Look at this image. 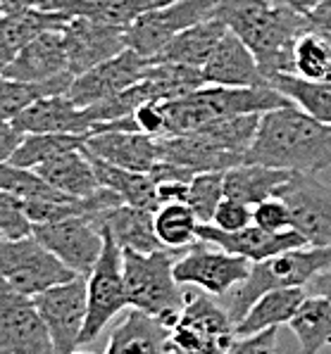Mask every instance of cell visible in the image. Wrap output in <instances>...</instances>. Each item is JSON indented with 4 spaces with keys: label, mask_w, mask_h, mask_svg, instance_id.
I'll list each match as a JSON object with an SVG mask.
<instances>
[{
    "label": "cell",
    "mask_w": 331,
    "mask_h": 354,
    "mask_svg": "<svg viewBox=\"0 0 331 354\" xmlns=\"http://www.w3.org/2000/svg\"><path fill=\"white\" fill-rule=\"evenodd\" d=\"M198 238L208 245H215L220 250H226L231 254H238V257H246L248 261H262L269 259L279 252H286V250L293 248H303L307 245L305 238L296 231V228H289V231L281 233H269L260 226H246L241 231H222L215 224H200L198 226Z\"/></svg>",
    "instance_id": "cell-16"
},
{
    "label": "cell",
    "mask_w": 331,
    "mask_h": 354,
    "mask_svg": "<svg viewBox=\"0 0 331 354\" xmlns=\"http://www.w3.org/2000/svg\"><path fill=\"white\" fill-rule=\"evenodd\" d=\"M100 226L110 228V233L124 250H134V252L143 254L165 250V245L160 243L155 233V212L150 209H141V207L124 203L105 212L100 216Z\"/></svg>",
    "instance_id": "cell-25"
},
{
    "label": "cell",
    "mask_w": 331,
    "mask_h": 354,
    "mask_svg": "<svg viewBox=\"0 0 331 354\" xmlns=\"http://www.w3.org/2000/svg\"><path fill=\"white\" fill-rule=\"evenodd\" d=\"M224 198V171H198L188 183L186 205L200 224H213L217 207Z\"/></svg>",
    "instance_id": "cell-36"
},
{
    "label": "cell",
    "mask_w": 331,
    "mask_h": 354,
    "mask_svg": "<svg viewBox=\"0 0 331 354\" xmlns=\"http://www.w3.org/2000/svg\"><path fill=\"white\" fill-rule=\"evenodd\" d=\"M86 140L89 136L77 133H26L10 162L17 167L36 169L62 152L86 148Z\"/></svg>",
    "instance_id": "cell-34"
},
{
    "label": "cell",
    "mask_w": 331,
    "mask_h": 354,
    "mask_svg": "<svg viewBox=\"0 0 331 354\" xmlns=\"http://www.w3.org/2000/svg\"><path fill=\"white\" fill-rule=\"evenodd\" d=\"M307 19H310V24L314 26V29L331 31V0L324 5H319L317 10H312V12L307 15Z\"/></svg>",
    "instance_id": "cell-43"
},
{
    "label": "cell",
    "mask_w": 331,
    "mask_h": 354,
    "mask_svg": "<svg viewBox=\"0 0 331 354\" xmlns=\"http://www.w3.org/2000/svg\"><path fill=\"white\" fill-rule=\"evenodd\" d=\"M286 5H291L293 10H298L301 15H310L312 10H317L319 5L329 3V0H284Z\"/></svg>",
    "instance_id": "cell-45"
},
{
    "label": "cell",
    "mask_w": 331,
    "mask_h": 354,
    "mask_svg": "<svg viewBox=\"0 0 331 354\" xmlns=\"http://www.w3.org/2000/svg\"><path fill=\"white\" fill-rule=\"evenodd\" d=\"M293 174L286 169H274L265 165H238L224 171V195L246 205H260L269 198H279L284 183L291 181Z\"/></svg>",
    "instance_id": "cell-26"
},
{
    "label": "cell",
    "mask_w": 331,
    "mask_h": 354,
    "mask_svg": "<svg viewBox=\"0 0 331 354\" xmlns=\"http://www.w3.org/2000/svg\"><path fill=\"white\" fill-rule=\"evenodd\" d=\"M19 8H24V3H21V0H0V10H3V12L19 10Z\"/></svg>",
    "instance_id": "cell-46"
},
{
    "label": "cell",
    "mask_w": 331,
    "mask_h": 354,
    "mask_svg": "<svg viewBox=\"0 0 331 354\" xmlns=\"http://www.w3.org/2000/svg\"><path fill=\"white\" fill-rule=\"evenodd\" d=\"M188 183H191V181H188ZM188 183L186 181H165V183H157V198H160V205L186 203V198H188Z\"/></svg>",
    "instance_id": "cell-42"
},
{
    "label": "cell",
    "mask_w": 331,
    "mask_h": 354,
    "mask_svg": "<svg viewBox=\"0 0 331 354\" xmlns=\"http://www.w3.org/2000/svg\"><path fill=\"white\" fill-rule=\"evenodd\" d=\"M203 81L205 86H226V88H262L269 86L267 76L262 74L258 57L234 31H226L220 46L203 64Z\"/></svg>",
    "instance_id": "cell-18"
},
{
    "label": "cell",
    "mask_w": 331,
    "mask_h": 354,
    "mask_svg": "<svg viewBox=\"0 0 331 354\" xmlns=\"http://www.w3.org/2000/svg\"><path fill=\"white\" fill-rule=\"evenodd\" d=\"M331 266V248L303 245L286 252H279L269 259L255 261L248 279L229 295V317L238 324L246 312L262 295L281 288H305Z\"/></svg>",
    "instance_id": "cell-3"
},
{
    "label": "cell",
    "mask_w": 331,
    "mask_h": 354,
    "mask_svg": "<svg viewBox=\"0 0 331 354\" xmlns=\"http://www.w3.org/2000/svg\"><path fill=\"white\" fill-rule=\"evenodd\" d=\"M198 216L186 203L160 205L155 212V233L167 250H188L198 241Z\"/></svg>",
    "instance_id": "cell-33"
},
{
    "label": "cell",
    "mask_w": 331,
    "mask_h": 354,
    "mask_svg": "<svg viewBox=\"0 0 331 354\" xmlns=\"http://www.w3.org/2000/svg\"><path fill=\"white\" fill-rule=\"evenodd\" d=\"M41 319L53 340L55 354H69L81 345L86 317H89V281L86 276L60 283L34 297Z\"/></svg>",
    "instance_id": "cell-10"
},
{
    "label": "cell",
    "mask_w": 331,
    "mask_h": 354,
    "mask_svg": "<svg viewBox=\"0 0 331 354\" xmlns=\"http://www.w3.org/2000/svg\"><path fill=\"white\" fill-rule=\"evenodd\" d=\"M150 69V59L138 55L136 50L127 48L119 55L110 57L107 62L98 64L81 76H74L72 86L64 95L77 107H91L107 97L122 93V91L136 86L138 81L145 79Z\"/></svg>",
    "instance_id": "cell-14"
},
{
    "label": "cell",
    "mask_w": 331,
    "mask_h": 354,
    "mask_svg": "<svg viewBox=\"0 0 331 354\" xmlns=\"http://www.w3.org/2000/svg\"><path fill=\"white\" fill-rule=\"evenodd\" d=\"M307 288H310V295L327 297L329 302H331V266H329L327 271H322V274H319Z\"/></svg>",
    "instance_id": "cell-44"
},
{
    "label": "cell",
    "mask_w": 331,
    "mask_h": 354,
    "mask_svg": "<svg viewBox=\"0 0 331 354\" xmlns=\"http://www.w3.org/2000/svg\"><path fill=\"white\" fill-rule=\"evenodd\" d=\"M0 15H3V10H0Z\"/></svg>",
    "instance_id": "cell-49"
},
{
    "label": "cell",
    "mask_w": 331,
    "mask_h": 354,
    "mask_svg": "<svg viewBox=\"0 0 331 354\" xmlns=\"http://www.w3.org/2000/svg\"><path fill=\"white\" fill-rule=\"evenodd\" d=\"M246 162L314 176L331 167V124L319 122L293 102L265 112Z\"/></svg>",
    "instance_id": "cell-2"
},
{
    "label": "cell",
    "mask_w": 331,
    "mask_h": 354,
    "mask_svg": "<svg viewBox=\"0 0 331 354\" xmlns=\"http://www.w3.org/2000/svg\"><path fill=\"white\" fill-rule=\"evenodd\" d=\"M226 31H229V26L224 24L222 17H210L205 21H198V24L188 26L186 31H181L179 36L172 38L157 55L150 57V62L186 64V67L203 69V64L210 59V55L220 46V41L224 38Z\"/></svg>",
    "instance_id": "cell-22"
},
{
    "label": "cell",
    "mask_w": 331,
    "mask_h": 354,
    "mask_svg": "<svg viewBox=\"0 0 331 354\" xmlns=\"http://www.w3.org/2000/svg\"><path fill=\"white\" fill-rule=\"evenodd\" d=\"M213 224L222 231H241V228L253 224V209L251 205L238 203L234 198H224L215 212Z\"/></svg>",
    "instance_id": "cell-39"
},
{
    "label": "cell",
    "mask_w": 331,
    "mask_h": 354,
    "mask_svg": "<svg viewBox=\"0 0 331 354\" xmlns=\"http://www.w3.org/2000/svg\"><path fill=\"white\" fill-rule=\"evenodd\" d=\"M0 354H55L34 297L0 279Z\"/></svg>",
    "instance_id": "cell-12"
},
{
    "label": "cell",
    "mask_w": 331,
    "mask_h": 354,
    "mask_svg": "<svg viewBox=\"0 0 331 354\" xmlns=\"http://www.w3.org/2000/svg\"><path fill=\"white\" fill-rule=\"evenodd\" d=\"M0 279L21 295L36 297L60 283L77 279V274L31 233L17 241L0 238Z\"/></svg>",
    "instance_id": "cell-6"
},
{
    "label": "cell",
    "mask_w": 331,
    "mask_h": 354,
    "mask_svg": "<svg viewBox=\"0 0 331 354\" xmlns=\"http://www.w3.org/2000/svg\"><path fill=\"white\" fill-rule=\"evenodd\" d=\"M224 354H279V333L276 328H267L253 335L236 337Z\"/></svg>",
    "instance_id": "cell-40"
},
{
    "label": "cell",
    "mask_w": 331,
    "mask_h": 354,
    "mask_svg": "<svg viewBox=\"0 0 331 354\" xmlns=\"http://www.w3.org/2000/svg\"><path fill=\"white\" fill-rule=\"evenodd\" d=\"M86 150L98 160L129 171L150 174L162 162V140L143 131H98L89 136Z\"/></svg>",
    "instance_id": "cell-17"
},
{
    "label": "cell",
    "mask_w": 331,
    "mask_h": 354,
    "mask_svg": "<svg viewBox=\"0 0 331 354\" xmlns=\"http://www.w3.org/2000/svg\"><path fill=\"white\" fill-rule=\"evenodd\" d=\"M67 21L69 17L64 15L46 12L41 8H19L0 15V76L36 36L51 29H64Z\"/></svg>",
    "instance_id": "cell-21"
},
{
    "label": "cell",
    "mask_w": 331,
    "mask_h": 354,
    "mask_svg": "<svg viewBox=\"0 0 331 354\" xmlns=\"http://www.w3.org/2000/svg\"><path fill=\"white\" fill-rule=\"evenodd\" d=\"M69 57H67V41H64V29H51L36 36L17 59L5 69L3 76L17 81H29V84H46V81L67 76ZM74 76V74H72Z\"/></svg>",
    "instance_id": "cell-19"
},
{
    "label": "cell",
    "mask_w": 331,
    "mask_h": 354,
    "mask_svg": "<svg viewBox=\"0 0 331 354\" xmlns=\"http://www.w3.org/2000/svg\"><path fill=\"white\" fill-rule=\"evenodd\" d=\"M74 76H60V79L46 81V84H29L10 76H0V122H12L29 105L48 95H64L72 86Z\"/></svg>",
    "instance_id": "cell-30"
},
{
    "label": "cell",
    "mask_w": 331,
    "mask_h": 354,
    "mask_svg": "<svg viewBox=\"0 0 331 354\" xmlns=\"http://www.w3.org/2000/svg\"><path fill=\"white\" fill-rule=\"evenodd\" d=\"M0 190H8V193L17 195L24 203L69 198L62 190L53 188L48 181H43L34 169L17 167V165H12V162H0Z\"/></svg>",
    "instance_id": "cell-35"
},
{
    "label": "cell",
    "mask_w": 331,
    "mask_h": 354,
    "mask_svg": "<svg viewBox=\"0 0 331 354\" xmlns=\"http://www.w3.org/2000/svg\"><path fill=\"white\" fill-rule=\"evenodd\" d=\"M36 174L48 181L53 188L62 190L64 195L77 200H86L91 195H96L102 188V183L98 181L96 167L91 162V155L86 148H77L62 152V155L53 157V160L43 162L41 167L34 169Z\"/></svg>",
    "instance_id": "cell-23"
},
{
    "label": "cell",
    "mask_w": 331,
    "mask_h": 354,
    "mask_svg": "<svg viewBox=\"0 0 331 354\" xmlns=\"http://www.w3.org/2000/svg\"><path fill=\"white\" fill-rule=\"evenodd\" d=\"M21 140H24V133L12 122H0V162L12 160Z\"/></svg>",
    "instance_id": "cell-41"
},
{
    "label": "cell",
    "mask_w": 331,
    "mask_h": 354,
    "mask_svg": "<svg viewBox=\"0 0 331 354\" xmlns=\"http://www.w3.org/2000/svg\"><path fill=\"white\" fill-rule=\"evenodd\" d=\"M34 236L77 276H89L102 254L105 233L93 216L72 214L53 224L34 226Z\"/></svg>",
    "instance_id": "cell-11"
},
{
    "label": "cell",
    "mask_w": 331,
    "mask_h": 354,
    "mask_svg": "<svg viewBox=\"0 0 331 354\" xmlns=\"http://www.w3.org/2000/svg\"><path fill=\"white\" fill-rule=\"evenodd\" d=\"M177 254L170 250L134 252L122 248L124 283L129 307L160 319L170 328L184 309V290L175 276Z\"/></svg>",
    "instance_id": "cell-4"
},
{
    "label": "cell",
    "mask_w": 331,
    "mask_h": 354,
    "mask_svg": "<svg viewBox=\"0 0 331 354\" xmlns=\"http://www.w3.org/2000/svg\"><path fill=\"white\" fill-rule=\"evenodd\" d=\"M307 292L303 288H281L262 295L258 302L246 312V317L236 324V335H253L267 328H279V326L289 324L305 302Z\"/></svg>",
    "instance_id": "cell-27"
},
{
    "label": "cell",
    "mask_w": 331,
    "mask_h": 354,
    "mask_svg": "<svg viewBox=\"0 0 331 354\" xmlns=\"http://www.w3.org/2000/svg\"><path fill=\"white\" fill-rule=\"evenodd\" d=\"M269 86L314 119L331 124V81H307L296 74H274Z\"/></svg>",
    "instance_id": "cell-31"
},
{
    "label": "cell",
    "mask_w": 331,
    "mask_h": 354,
    "mask_svg": "<svg viewBox=\"0 0 331 354\" xmlns=\"http://www.w3.org/2000/svg\"><path fill=\"white\" fill-rule=\"evenodd\" d=\"M91 155V152H89ZM91 162L96 167L98 181L105 188L115 190L119 198L127 205L141 207V209H150L157 212L160 209V198H157V181L153 178V174H143V171H129V169L107 165V162L98 160L91 155Z\"/></svg>",
    "instance_id": "cell-28"
},
{
    "label": "cell",
    "mask_w": 331,
    "mask_h": 354,
    "mask_svg": "<svg viewBox=\"0 0 331 354\" xmlns=\"http://www.w3.org/2000/svg\"><path fill=\"white\" fill-rule=\"evenodd\" d=\"M253 224L265 228V231H269V233L289 231V228H293L289 205L281 198H269V200H265V203L255 205Z\"/></svg>",
    "instance_id": "cell-38"
},
{
    "label": "cell",
    "mask_w": 331,
    "mask_h": 354,
    "mask_svg": "<svg viewBox=\"0 0 331 354\" xmlns=\"http://www.w3.org/2000/svg\"><path fill=\"white\" fill-rule=\"evenodd\" d=\"M31 233H34V221L26 212L24 200H19L8 190H0V238L17 241V238H26Z\"/></svg>",
    "instance_id": "cell-37"
},
{
    "label": "cell",
    "mask_w": 331,
    "mask_h": 354,
    "mask_svg": "<svg viewBox=\"0 0 331 354\" xmlns=\"http://www.w3.org/2000/svg\"><path fill=\"white\" fill-rule=\"evenodd\" d=\"M217 10L220 0H175L165 8L150 10L124 31L127 48L150 59L188 26L217 17Z\"/></svg>",
    "instance_id": "cell-8"
},
{
    "label": "cell",
    "mask_w": 331,
    "mask_h": 354,
    "mask_svg": "<svg viewBox=\"0 0 331 354\" xmlns=\"http://www.w3.org/2000/svg\"><path fill=\"white\" fill-rule=\"evenodd\" d=\"M119 26L102 24L96 19L74 17L64 26V41H67L69 72L81 76L98 64L107 62L110 57L127 50V38Z\"/></svg>",
    "instance_id": "cell-15"
},
{
    "label": "cell",
    "mask_w": 331,
    "mask_h": 354,
    "mask_svg": "<svg viewBox=\"0 0 331 354\" xmlns=\"http://www.w3.org/2000/svg\"><path fill=\"white\" fill-rule=\"evenodd\" d=\"M279 198L289 205L293 228L314 248H331V186L310 174H293Z\"/></svg>",
    "instance_id": "cell-13"
},
{
    "label": "cell",
    "mask_w": 331,
    "mask_h": 354,
    "mask_svg": "<svg viewBox=\"0 0 331 354\" xmlns=\"http://www.w3.org/2000/svg\"><path fill=\"white\" fill-rule=\"evenodd\" d=\"M217 17L251 48L267 81L274 74H293L298 38L312 29L307 15L284 0H220Z\"/></svg>",
    "instance_id": "cell-1"
},
{
    "label": "cell",
    "mask_w": 331,
    "mask_h": 354,
    "mask_svg": "<svg viewBox=\"0 0 331 354\" xmlns=\"http://www.w3.org/2000/svg\"><path fill=\"white\" fill-rule=\"evenodd\" d=\"M293 74L307 81H331V31L312 26L298 38L293 50Z\"/></svg>",
    "instance_id": "cell-32"
},
{
    "label": "cell",
    "mask_w": 331,
    "mask_h": 354,
    "mask_svg": "<svg viewBox=\"0 0 331 354\" xmlns=\"http://www.w3.org/2000/svg\"><path fill=\"white\" fill-rule=\"evenodd\" d=\"M69 354H96V352H91V350H79V347H77V350L69 352Z\"/></svg>",
    "instance_id": "cell-48"
},
{
    "label": "cell",
    "mask_w": 331,
    "mask_h": 354,
    "mask_svg": "<svg viewBox=\"0 0 331 354\" xmlns=\"http://www.w3.org/2000/svg\"><path fill=\"white\" fill-rule=\"evenodd\" d=\"M102 233H105L102 254L96 261L93 271L86 276V281H89V317H86L84 333H81V345L96 340L105 330V326L122 309L129 307L122 266V245L110 233V228L102 226Z\"/></svg>",
    "instance_id": "cell-7"
},
{
    "label": "cell",
    "mask_w": 331,
    "mask_h": 354,
    "mask_svg": "<svg viewBox=\"0 0 331 354\" xmlns=\"http://www.w3.org/2000/svg\"><path fill=\"white\" fill-rule=\"evenodd\" d=\"M167 326L150 314L132 309L127 319L115 326L105 354H167Z\"/></svg>",
    "instance_id": "cell-24"
},
{
    "label": "cell",
    "mask_w": 331,
    "mask_h": 354,
    "mask_svg": "<svg viewBox=\"0 0 331 354\" xmlns=\"http://www.w3.org/2000/svg\"><path fill=\"white\" fill-rule=\"evenodd\" d=\"M21 3H24V8H34V5L39 3V0H21Z\"/></svg>",
    "instance_id": "cell-47"
},
{
    "label": "cell",
    "mask_w": 331,
    "mask_h": 354,
    "mask_svg": "<svg viewBox=\"0 0 331 354\" xmlns=\"http://www.w3.org/2000/svg\"><path fill=\"white\" fill-rule=\"evenodd\" d=\"M253 261L238 257L226 250H210L208 243L198 238L181 257H177L175 276L181 286L200 288L215 297L231 295L243 281L248 279Z\"/></svg>",
    "instance_id": "cell-9"
},
{
    "label": "cell",
    "mask_w": 331,
    "mask_h": 354,
    "mask_svg": "<svg viewBox=\"0 0 331 354\" xmlns=\"http://www.w3.org/2000/svg\"><path fill=\"white\" fill-rule=\"evenodd\" d=\"M12 124L21 133H77L89 136L93 129L86 107H77L67 95H48L29 105Z\"/></svg>",
    "instance_id": "cell-20"
},
{
    "label": "cell",
    "mask_w": 331,
    "mask_h": 354,
    "mask_svg": "<svg viewBox=\"0 0 331 354\" xmlns=\"http://www.w3.org/2000/svg\"><path fill=\"white\" fill-rule=\"evenodd\" d=\"M236 324L203 290H184V309L167 330V354H224L236 340Z\"/></svg>",
    "instance_id": "cell-5"
},
{
    "label": "cell",
    "mask_w": 331,
    "mask_h": 354,
    "mask_svg": "<svg viewBox=\"0 0 331 354\" xmlns=\"http://www.w3.org/2000/svg\"><path fill=\"white\" fill-rule=\"evenodd\" d=\"M301 354H319L324 345H331V302L327 297L307 295L296 317L289 321Z\"/></svg>",
    "instance_id": "cell-29"
}]
</instances>
